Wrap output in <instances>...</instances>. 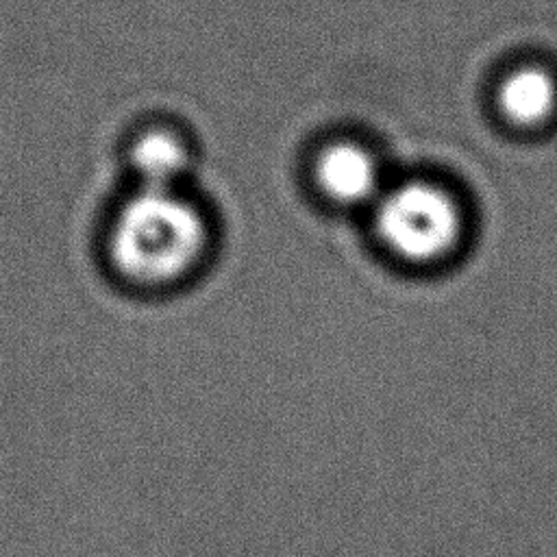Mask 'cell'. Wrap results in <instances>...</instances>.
I'll list each match as a JSON object with an SVG mask.
<instances>
[{
	"label": "cell",
	"instance_id": "3957f363",
	"mask_svg": "<svg viewBox=\"0 0 557 557\" xmlns=\"http://www.w3.org/2000/svg\"><path fill=\"white\" fill-rule=\"evenodd\" d=\"M318 189L339 207L374 205L383 194L376 157L357 141H333L315 159Z\"/></svg>",
	"mask_w": 557,
	"mask_h": 557
},
{
	"label": "cell",
	"instance_id": "277c9868",
	"mask_svg": "<svg viewBox=\"0 0 557 557\" xmlns=\"http://www.w3.org/2000/svg\"><path fill=\"white\" fill-rule=\"evenodd\" d=\"M126 159L139 185H181L191 163V144L178 126L150 122L131 137Z\"/></svg>",
	"mask_w": 557,
	"mask_h": 557
},
{
	"label": "cell",
	"instance_id": "6da1fadb",
	"mask_svg": "<svg viewBox=\"0 0 557 557\" xmlns=\"http://www.w3.org/2000/svg\"><path fill=\"white\" fill-rule=\"evenodd\" d=\"M102 244L109 272L128 289L170 292L207 261L211 222L181 185H137L111 213Z\"/></svg>",
	"mask_w": 557,
	"mask_h": 557
},
{
	"label": "cell",
	"instance_id": "5b68a950",
	"mask_svg": "<svg viewBox=\"0 0 557 557\" xmlns=\"http://www.w3.org/2000/svg\"><path fill=\"white\" fill-rule=\"evenodd\" d=\"M496 104L513 126H544L557 113V76L542 65L516 67L500 81Z\"/></svg>",
	"mask_w": 557,
	"mask_h": 557
},
{
	"label": "cell",
	"instance_id": "7a4b0ae2",
	"mask_svg": "<svg viewBox=\"0 0 557 557\" xmlns=\"http://www.w3.org/2000/svg\"><path fill=\"white\" fill-rule=\"evenodd\" d=\"M374 231L396 257L435 263L457 248L463 213L446 187L411 178L383 189L374 202Z\"/></svg>",
	"mask_w": 557,
	"mask_h": 557
}]
</instances>
